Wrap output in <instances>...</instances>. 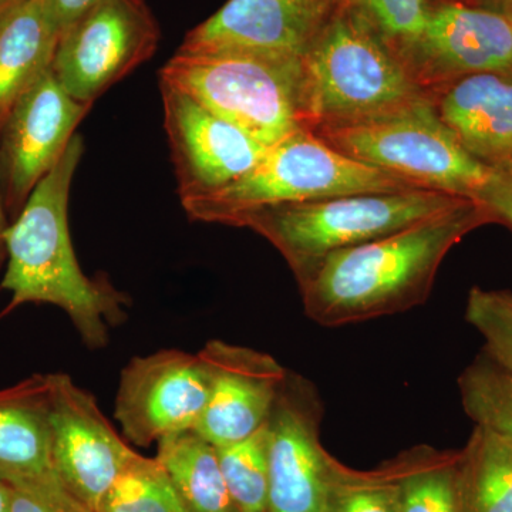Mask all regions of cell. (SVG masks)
<instances>
[{
  "label": "cell",
  "instance_id": "obj_1",
  "mask_svg": "<svg viewBox=\"0 0 512 512\" xmlns=\"http://www.w3.org/2000/svg\"><path fill=\"white\" fill-rule=\"evenodd\" d=\"M495 218L466 198L387 237L333 252L296 278L303 311L323 328L410 311L430 298L450 249Z\"/></svg>",
  "mask_w": 512,
  "mask_h": 512
},
{
  "label": "cell",
  "instance_id": "obj_2",
  "mask_svg": "<svg viewBox=\"0 0 512 512\" xmlns=\"http://www.w3.org/2000/svg\"><path fill=\"white\" fill-rule=\"evenodd\" d=\"M83 151V138L76 134L6 229L2 289L12 293L8 311L25 303L62 309L94 350L106 346L111 326L126 319L128 298L109 281L84 274L74 254L69 197Z\"/></svg>",
  "mask_w": 512,
  "mask_h": 512
},
{
  "label": "cell",
  "instance_id": "obj_3",
  "mask_svg": "<svg viewBox=\"0 0 512 512\" xmlns=\"http://www.w3.org/2000/svg\"><path fill=\"white\" fill-rule=\"evenodd\" d=\"M301 63V119L309 131L380 119L433 97L348 2Z\"/></svg>",
  "mask_w": 512,
  "mask_h": 512
},
{
  "label": "cell",
  "instance_id": "obj_4",
  "mask_svg": "<svg viewBox=\"0 0 512 512\" xmlns=\"http://www.w3.org/2000/svg\"><path fill=\"white\" fill-rule=\"evenodd\" d=\"M463 200L423 188L345 195L258 208L228 225L251 229L271 242L299 278L333 252L387 237Z\"/></svg>",
  "mask_w": 512,
  "mask_h": 512
},
{
  "label": "cell",
  "instance_id": "obj_5",
  "mask_svg": "<svg viewBox=\"0 0 512 512\" xmlns=\"http://www.w3.org/2000/svg\"><path fill=\"white\" fill-rule=\"evenodd\" d=\"M413 188L392 174L339 153L312 131L299 128L268 147L264 157L231 184L185 198L181 205L192 221L228 225L239 214L271 205Z\"/></svg>",
  "mask_w": 512,
  "mask_h": 512
},
{
  "label": "cell",
  "instance_id": "obj_6",
  "mask_svg": "<svg viewBox=\"0 0 512 512\" xmlns=\"http://www.w3.org/2000/svg\"><path fill=\"white\" fill-rule=\"evenodd\" d=\"M160 83L181 90L265 147L302 127V63L296 57L212 50L177 52Z\"/></svg>",
  "mask_w": 512,
  "mask_h": 512
},
{
  "label": "cell",
  "instance_id": "obj_7",
  "mask_svg": "<svg viewBox=\"0 0 512 512\" xmlns=\"http://www.w3.org/2000/svg\"><path fill=\"white\" fill-rule=\"evenodd\" d=\"M353 160L423 190L476 200L493 168L464 150L433 97L380 119L312 131Z\"/></svg>",
  "mask_w": 512,
  "mask_h": 512
},
{
  "label": "cell",
  "instance_id": "obj_8",
  "mask_svg": "<svg viewBox=\"0 0 512 512\" xmlns=\"http://www.w3.org/2000/svg\"><path fill=\"white\" fill-rule=\"evenodd\" d=\"M158 43L160 26L144 0H97L60 33L52 72L74 100L93 104Z\"/></svg>",
  "mask_w": 512,
  "mask_h": 512
},
{
  "label": "cell",
  "instance_id": "obj_9",
  "mask_svg": "<svg viewBox=\"0 0 512 512\" xmlns=\"http://www.w3.org/2000/svg\"><path fill=\"white\" fill-rule=\"evenodd\" d=\"M47 414L57 476L86 510L103 511L110 488L136 451L117 434L93 394L69 375H49Z\"/></svg>",
  "mask_w": 512,
  "mask_h": 512
},
{
  "label": "cell",
  "instance_id": "obj_10",
  "mask_svg": "<svg viewBox=\"0 0 512 512\" xmlns=\"http://www.w3.org/2000/svg\"><path fill=\"white\" fill-rule=\"evenodd\" d=\"M323 403L311 380L286 373L266 420L268 512H320L336 458L320 441Z\"/></svg>",
  "mask_w": 512,
  "mask_h": 512
},
{
  "label": "cell",
  "instance_id": "obj_11",
  "mask_svg": "<svg viewBox=\"0 0 512 512\" xmlns=\"http://www.w3.org/2000/svg\"><path fill=\"white\" fill-rule=\"evenodd\" d=\"M211 376L200 352L167 349L133 357L121 372L114 416L138 447L195 430L208 397Z\"/></svg>",
  "mask_w": 512,
  "mask_h": 512
},
{
  "label": "cell",
  "instance_id": "obj_12",
  "mask_svg": "<svg viewBox=\"0 0 512 512\" xmlns=\"http://www.w3.org/2000/svg\"><path fill=\"white\" fill-rule=\"evenodd\" d=\"M90 109L92 104L74 100L50 70L10 111L0 133V192L13 220L59 163Z\"/></svg>",
  "mask_w": 512,
  "mask_h": 512
},
{
  "label": "cell",
  "instance_id": "obj_13",
  "mask_svg": "<svg viewBox=\"0 0 512 512\" xmlns=\"http://www.w3.org/2000/svg\"><path fill=\"white\" fill-rule=\"evenodd\" d=\"M409 67L431 96L471 74L512 76V20L470 0H431Z\"/></svg>",
  "mask_w": 512,
  "mask_h": 512
},
{
  "label": "cell",
  "instance_id": "obj_14",
  "mask_svg": "<svg viewBox=\"0 0 512 512\" xmlns=\"http://www.w3.org/2000/svg\"><path fill=\"white\" fill-rule=\"evenodd\" d=\"M160 90L181 200L224 188L264 157L268 147L241 128L173 86Z\"/></svg>",
  "mask_w": 512,
  "mask_h": 512
},
{
  "label": "cell",
  "instance_id": "obj_15",
  "mask_svg": "<svg viewBox=\"0 0 512 512\" xmlns=\"http://www.w3.org/2000/svg\"><path fill=\"white\" fill-rule=\"evenodd\" d=\"M346 0H228L190 30L178 52L241 50L296 57L308 52Z\"/></svg>",
  "mask_w": 512,
  "mask_h": 512
},
{
  "label": "cell",
  "instance_id": "obj_16",
  "mask_svg": "<svg viewBox=\"0 0 512 512\" xmlns=\"http://www.w3.org/2000/svg\"><path fill=\"white\" fill-rule=\"evenodd\" d=\"M200 355L211 386L194 431L215 447L247 439L268 420L288 369L268 353L222 340H210Z\"/></svg>",
  "mask_w": 512,
  "mask_h": 512
},
{
  "label": "cell",
  "instance_id": "obj_17",
  "mask_svg": "<svg viewBox=\"0 0 512 512\" xmlns=\"http://www.w3.org/2000/svg\"><path fill=\"white\" fill-rule=\"evenodd\" d=\"M47 396L49 375H33L0 390V481L64 507L89 511L64 488L53 466Z\"/></svg>",
  "mask_w": 512,
  "mask_h": 512
},
{
  "label": "cell",
  "instance_id": "obj_18",
  "mask_svg": "<svg viewBox=\"0 0 512 512\" xmlns=\"http://www.w3.org/2000/svg\"><path fill=\"white\" fill-rule=\"evenodd\" d=\"M441 121L487 167L512 165V76L478 73L433 94Z\"/></svg>",
  "mask_w": 512,
  "mask_h": 512
},
{
  "label": "cell",
  "instance_id": "obj_19",
  "mask_svg": "<svg viewBox=\"0 0 512 512\" xmlns=\"http://www.w3.org/2000/svg\"><path fill=\"white\" fill-rule=\"evenodd\" d=\"M59 37L39 0L0 18V133L20 97L52 70Z\"/></svg>",
  "mask_w": 512,
  "mask_h": 512
},
{
  "label": "cell",
  "instance_id": "obj_20",
  "mask_svg": "<svg viewBox=\"0 0 512 512\" xmlns=\"http://www.w3.org/2000/svg\"><path fill=\"white\" fill-rule=\"evenodd\" d=\"M157 444V460L187 512H238L222 476L217 447L194 430L165 437Z\"/></svg>",
  "mask_w": 512,
  "mask_h": 512
},
{
  "label": "cell",
  "instance_id": "obj_21",
  "mask_svg": "<svg viewBox=\"0 0 512 512\" xmlns=\"http://www.w3.org/2000/svg\"><path fill=\"white\" fill-rule=\"evenodd\" d=\"M402 512H463V453L426 444L390 458Z\"/></svg>",
  "mask_w": 512,
  "mask_h": 512
},
{
  "label": "cell",
  "instance_id": "obj_22",
  "mask_svg": "<svg viewBox=\"0 0 512 512\" xmlns=\"http://www.w3.org/2000/svg\"><path fill=\"white\" fill-rule=\"evenodd\" d=\"M463 453V512H512V444L474 427Z\"/></svg>",
  "mask_w": 512,
  "mask_h": 512
},
{
  "label": "cell",
  "instance_id": "obj_23",
  "mask_svg": "<svg viewBox=\"0 0 512 512\" xmlns=\"http://www.w3.org/2000/svg\"><path fill=\"white\" fill-rule=\"evenodd\" d=\"M457 384L464 412L476 426L512 444V372L481 353Z\"/></svg>",
  "mask_w": 512,
  "mask_h": 512
},
{
  "label": "cell",
  "instance_id": "obj_24",
  "mask_svg": "<svg viewBox=\"0 0 512 512\" xmlns=\"http://www.w3.org/2000/svg\"><path fill=\"white\" fill-rule=\"evenodd\" d=\"M320 512H402L390 461L373 470H353L335 460Z\"/></svg>",
  "mask_w": 512,
  "mask_h": 512
},
{
  "label": "cell",
  "instance_id": "obj_25",
  "mask_svg": "<svg viewBox=\"0 0 512 512\" xmlns=\"http://www.w3.org/2000/svg\"><path fill=\"white\" fill-rule=\"evenodd\" d=\"M101 512H187L157 460L136 454L110 488Z\"/></svg>",
  "mask_w": 512,
  "mask_h": 512
},
{
  "label": "cell",
  "instance_id": "obj_26",
  "mask_svg": "<svg viewBox=\"0 0 512 512\" xmlns=\"http://www.w3.org/2000/svg\"><path fill=\"white\" fill-rule=\"evenodd\" d=\"M222 476L238 512H268L266 427L247 439L217 447Z\"/></svg>",
  "mask_w": 512,
  "mask_h": 512
},
{
  "label": "cell",
  "instance_id": "obj_27",
  "mask_svg": "<svg viewBox=\"0 0 512 512\" xmlns=\"http://www.w3.org/2000/svg\"><path fill=\"white\" fill-rule=\"evenodd\" d=\"M409 64L426 26L431 0H346Z\"/></svg>",
  "mask_w": 512,
  "mask_h": 512
},
{
  "label": "cell",
  "instance_id": "obj_28",
  "mask_svg": "<svg viewBox=\"0 0 512 512\" xmlns=\"http://www.w3.org/2000/svg\"><path fill=\"white\" fill-rule=\"evenodd\" d=\"M466 320L483 336L484 355L512 372V292L471 289Z\"/></svg>",
  "mask_w": 512,
  "mask_h": 512
},
{
  "label": "cell",
  "instance_id": "obj_29",
  "mask_svg": "<svg viewBox=\"0 0 512 512\" xmlns=\"http://www.w3.org/2000/svg\"><path fill=\"white\" fill-rule=\"evenodd\" d=\"M476 201L491 211L495 222L512 229V165L493 168Z\"/></svg>",
  "mask_w": 512,
  "mask_h": 512
},
{
  "label": "cell",
  "instance_id": "obj_30",
  "mask_svg": "<svg viewBox=\"0 0 512 512\" xmlns=\"http://www.w3.org/2000/svg\"><path fill=\"white\" fill-rule=\"evenodd\" d=\"M39 2L42 3L53 25L62 33L64 28L79 18L97 0H39Z\"/></svg>",
  "mask_w": 512,
  "mask_h": 512
},
{
  "label": "cell",
  "instance_id": "obj_31",
  "mask_svg": "<svg viewBox=\"0 0 512 512\" xmlns=\"http://www.w3.org/2000/svg\"><path fill=\"white\" fill-rule=\"evenodd\" d=\"M8 512H89L84 510H74V508L64 507L53 501L47 500L42 495L29 493V491L15 490L12 488L10 495V504Z\"/></svg>",
  "mask_w": 512,
  "mask_h": 512
},
{
  "label": "cell",
  "instance_id": "obj_32",
  "mask_svg": "<svg viewBox=\"0 0 512 512\" xmlns=\"http://www.w3.org/2000/svg\"><path fill=\"white\" fill-rule=\"evenodd\" d=\"M470 2L512 20V0H470Z\"/></svg>",
  "mask_w": 512,
  "mask_h": 512
},
{
  "label": "cell",
  "instance_id": "obj_33",
  "mask_svg": "<svg viewBox=\"0 0 512 512\" xmlns=\"http://www.w3.org/2000/svg\"><path fill=\"white\" fill-rule=\"evenodd\" d=\"M9 227L8 212L3 204L2 192H0V268L6 262L5 234Z\"/></svg>",
  "mask_w": 512,
  "mask_h": 512
},
{
  "label": "cell",
  "instance_id": "obj_34",
  "mask_svg": "<svg viewBox=\"0 0 512 512\" xmlns=\"http://www.w3.org/2000/svg\"><path fill=\"white\" fill-rule=\"evenodd\" d=\"M10 495H12V488L0 481V512L9 511Z\"/></svg>",
  "mask_w": 512,
  "mask_h": 512
},
{
  "label": "cell",
  "instance_id": "obj_35",
  "mask_svg": "<svg viewBox=\"0 0 512 512\" xmlns=\"http://www.w3.org/2000/svg\"><path fill=\"white\" fill-rule=\"evenodd\" d=\"M28 0H0V18L6 15V13L12 12L13 9L19 8L23 3Z\"/></svg>",
  "mask_w": 512,
  "mask_h": 512
}]
</instances>
